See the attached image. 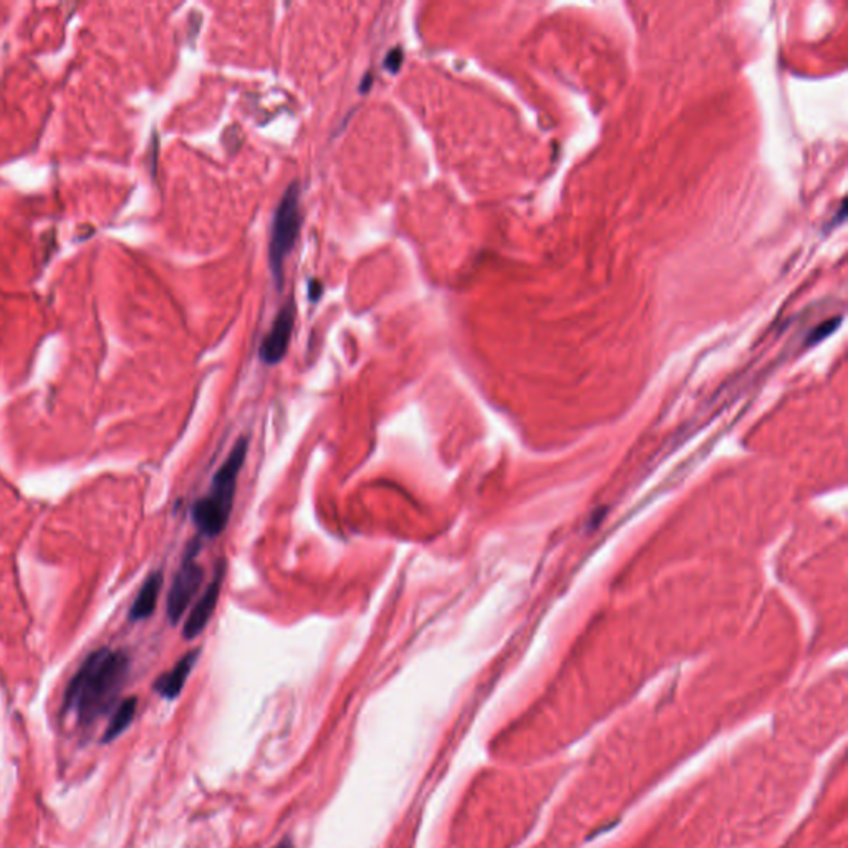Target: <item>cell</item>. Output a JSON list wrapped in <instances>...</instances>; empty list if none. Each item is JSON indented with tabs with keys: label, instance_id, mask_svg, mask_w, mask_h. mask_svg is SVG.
I'll return each instance as SVG.
<instances>
[{
	"label": "cell",
	"instance_id": "obj_2",
	"mask_svg": "<svg viewBox=\"0 0 848 848\" xmlns=\"http://www.w3.org/2000/svg\"><path fill=\"white\" fill-rule=\"evenodd\" d=\"M247 451L249 440L240 438L230 451L228 460L216 472L210 494L204 499L198 500L192 509V519L200 534L206 537H218L229 524L238 480L247 458Z\"/></svg>",
	"mask_w": 848,
	"mask_h": 848
},
{
	"label": "cell",
	"instance_id": "obj_11",
	"mask_svg": "<svg viewBox=\"0 0 848 848\" xmlns=\"http://www.w3.org/2000/svg\"><path fill=\"white\" fill-rule=\"evenodd\" d=\"M309 292L310 299L313 300V302H317V300L321 297V292H323L321 282H319V280H312L309 285Z\"/></svg>",
	"mask_w": 848,
	"mask_h": 848
},
{
	"label": "cell",
	"instance_id": "obj_5",
	"mask_svg": "<svg viewBox=\"0 0 848 848\" xmlns=\"http://www.w3.org/2000/svg\"><path fill=\"white\" fill-rule=\"evenodd\" d=\"M226 570H228L226 560H219V562L216 564L214 577L210 580L208 589L202 593V597L198 600V603L194 605V609L191 610L190 617H188L186 623H184V629H182L184 638H198L200 633L204 631V629L208 627L210 617L214 615L216 607H218V601H219L220 590H222V583H224V579H226Z\"/></svg>",
	"mask_w": 848,
	"mask_h": 848
},
{
	"label": "cell",
	"instance_id": "obj_8",
	"mask_svg": "<svg viewBox=\"0 0 848 848\" xmlns=\"http://www.w3.org/2000/svg\"><path fill=\"white\" fill-rule=\"evenodd\" d=\"M161 587H163V573L153 572L150 577L144 580L136 599L133 601V607L130 610L131 621L146 620L153 615L160 599Z\"/></svg>",
	"mask_w": 848,
	"mask_h": 848
},
{
	"label": "cell",
	"instance_id": "obj_12",
	"mask_svg": "<svg viewBox=\"0 0 848 848\" xmlns=\"http://www.w3.org/2000/svg\"><path fill=\"white\" fill-rule=\"evenodd\" d=\"M371 81H373L371 73H367V77H363V81H361V85H359V91H361V93H367V91L369 90V85H371Z\"/></svg>",
	"mask_w": 848,
	"mask_h": 848
},
{
	"label": "cell",
	"instance_id": "obj_4",
	"mask_svg": "<svg viewBox=\"0 0 848 848\" xmlns=\"http://www.w3.org/2000/svg\"><path fill=\"white\" fill-rule=\"evenodd\" d=\"M198 549H200V545L196 542L191 544V549L186 552V557H184V562L181 565L180 572L176 573V577L172 580V585H171L170 593H168V605H166L168 619H170L172 625L180 623V620L182 619L184 611L190 607L191 601L194 599V595L200 590L202 579H204V570L196 562Z\"/></svg>",
	"mask_w": 848,
	"mask_h": 848
},
{
	"label": "cell",
	"instance_id": "obj_6",
	"mask_svg": "<svg viewBox=\"0 0 848 848\" xmlns=\"http://www.w3.org/2000/svg\"><path fill=\"white\" fill-rule=\"evenodd\" d=\"M294 325H295V305L292 300H289L280 309L272 323V329L262 341L260 359L266 365H277L287 355L290 339L294 333Z\"/></svg>",
	"mask_w": 848,
	"mask_h": 848
},
{
	"label": "cell",
	"instance_id": "obj_10",
	"mask_svg": "<svg viewBox=\"0 0 848 848\" xmlns=\"http://www.w3.org/2000/svg\"><path fill=\"white\" fill-rule=\"evenodd\" d=\"M403 61H405V53L401 51V47H396L393 51H389L385 59V69L391 71V73H398L401 65H403Z\"/></svg>",
	"mask_w": 848,
	"mask_h": 848
},
{
	"label": "cell",
	"instance_id": "obj_9",
	"mask_svg": "<svg viewBox=\"0 0 848 848\" xmlns=\"http://www.w3.org/2000/svg\"><path fill=\"white\" fill-rule=\"evenodd\" d=\"M136 709H138V698L136 696L123 699L120 706L113 713L110 722L107 726V731L101 738V742L107 744V742H113L115 739L120 738L121 734L130 728L133 719L136 716Z\"/></svg>",
	"mask_w": 848,
	"mask_h": 848
},
{
	"label": "cell",
	"instance_id": "obj_13",
	"mask_svg": "<svg viewBox=\"0 0 848 848\" xmlns=\"http://www.w3.org/2000/svg\"><path fill=\"white\" fill-rule=\"evenodd\" d=\"M274 848H295V845H294V842H292L289 837H285L282 838L279 843Z\"/></svg>",
	"mask_w": 848,
	"mask_h": 848
},
{
	"label": "cell",
	"instance_id": "obj_7",
	"mask_svg": "<svg viewBox=\"0 0 848 848\" xmlns=\"http://www.w3.org/2000/svg\"><path fill=\"white\" fill-rule=\"evenodd\" d=\"M200 658V649H192L186 653L182 658L174 665V668L164 673L158 681L154 683V689L160 693L163 698L176 699L184 688L186 681L190 678L191 671L194 668L196 661Z\"/></svg>",
	"mask_w": 848,
	"mask_h": 848
},
{
	"label": "cell",
	"instance_id": "obj_1",
	"mask_svg": "<svg viewBox=\"0 0 848 848\" xmlns=\"http://www.w3.org/2000/svg\"><path fill=\"white\" fill-rule=\"evenodd\" d=\"M128 675L130 658L125 651L110 648L93 651L67 686L63 713L73 714L81 728L95 724L116 704Z\"/></svg>",
	"mask_w": 848,
	"mask_h": 848
},
{
	"label": "cell",
	"instance_id": "obj_3",
	"mask_svg": "<svg viewBox=\"0 0 848 848\" xmlns=\"http://www.w3.org/2000/svg\"><path fill=\"white\" fill-rule=\"evenodd\" d=\"M300 224V184L295 181L292 182L287 191L284 192L279 206L274 214L272 222V238H270V270L277 285L284 282V267L290 252L295 247L299 239Z\"/></svg>",
	"mask_w": 848,
	"mask_h": 848
}]
</instances>
